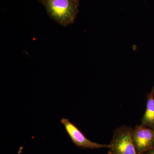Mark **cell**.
<instances>
[{
  "label": "cell",
  "mask_w": 154,
  "mask_h": 154,
  "mask_svg": "<svg viewBox=\"0 0 154 154\" xmlns=\"http://www.w3.org/2000/svg\"><path fill=\"white\" fill-rule=\"evenodd\" d=\"M45 8L49 17L60 25L74 22L79 13V0H37Z\"/></svg>",
  "instance_id": "1"
},
{
  "label": "cell",
  "mask_w": 154,
  "mask_h": 154,
  "mask_svg": "<svg viewBox=\"0 0 154 154\" xmlns=\"http://www.w3.org/2000/svg\"><path fill=\"white\" fill-rule=\"evenodd\" d=\"M133 129L124 125L114 130L108 154H138L131 137Z\"/></svg>",
  "instance_id": "2"
},
{
  "label": "cell",
  "mask_w": 154,
  "mask_h": 154,
  "mask_svg": "<svg viewBox=\"0 0 154 154\" xmlns=\"http://www.w3.org/2000/svg\"><path fill=\"white\" fill-rule=\"evenodd\" d=\"M61 123L64 126L66 131L70 138L73 143L82 149H99L110 148V144H102L91 141L86 137L78 127L72 123L68 119L62 118Z\"/></svg>",
  "instance_id": "3"
},
{
  "label": "cell",
  "mask_w": 154,
  "mask_h": 154,
  "mask_svg": "<svg viewBox=\"0 0 154 154\" xmlns=\"http://www.w3.org/2000/svg\"><path fill=\"white\" fill-rule=\"evenodd\" d=\"M138 154H143L154 148V130L136 125L131 135Z\"/></svg>",
  "instance_id": "4"
},
{
  "label": "cell",
  "mask_w": 154,
  "mask_h": 154,
  "mask_svg": "<svg viewBox=\"0 0 154 154\" xmlns=\"http://www.w3.org/2000/svg\"><path fill=\"white\" fill-rule=\"evenodd\" d=\"M140 125L154 130V86L151 91L147 94L146 107Z\"/></svg>",
  "instance_id": "5"
},
{
  "label": "cell",
  "mask_w": 154,
  "mask_h": 154,
  "mask_svg": "<svg viewBox=\"0 0 154 154\" xmlns=\"http://www.w3.org/2000/svg\"><path fill=\"white\" fill-rule=\"evenodd\" d=\"M143 154H154V148Z\"/></svg>",
  "instance_id": "6"
}]
</instances>
